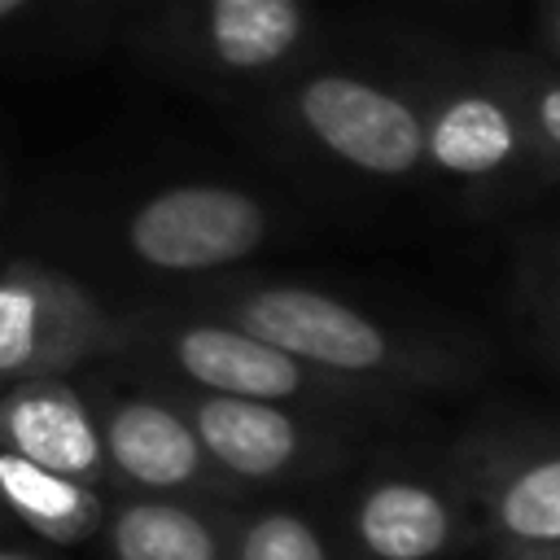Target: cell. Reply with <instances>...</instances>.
<instances>
[{
	"label": "cell",
	"mask_w": 560,
	"mask_h": 560,
	"mask_svg": "<svg viewBox=\"0 0 560 560\" xmlns=\"http://www.w3.org/2000/svg\"><path fill=\"white\" fill-rule=\"evenodd\" d=\"M162 4H166V0H61L66 18H70L74 26H118V22H127L131 35H136Z\"/></svg>",
	"instance_id": "cell-18"
},
{
	"label": "cell",
	"mask_w": 560,
	"mask_h": 560,
	"mask_svg": "<svg viewBox=\"0 0 560 560\" xmlns=\"http://www.w3.org/2000/svg\"><path fill=\"white\" fill-rule=\"evenodd\" d=\"M324 512L341 560H459L486 551L477 512L446 459H363Z\"/></svg>",
	"instance_id": "cell-7"
},
{
	"label": "cell",
	"mask_w": 560,
	"mask_h": 560,
	"mask_svg": "<svg viewBox=\"0 0 560 560\" xmlns=\"http://www.w3.org/2000/svg\"><path fill=\"white\" fill-rule=\"evenodd\" d=\"M241 114L258 144L306 179L363 192L429 188L420 101L398 39H385V52H341L324 39Z\"/></svg>",
	"instance_id": "cell-1"
},
{
	"label": "cell",
	"mask_w": 560,
	"mask_h": 560,
	"mask_svg": "<svg viewBox=\"0 0 560 560\" xmlns=\"http://www.w3.org/2000/svg\"><path fill=\"white\" fill-rule=\"evenodd\" d=\"M398 57L420 101L429 188H442L455 206L481 214L556 188L516 105L472 48L402 35Z\"/></svg>",
	"instance_id": "cell-3"
},
{
	"label": "cell",
	"mask_w": 560,
	"mask_h": 560,
	"mask_svg": "<svg viewBox=\"0 0 560 560\" xmlns=\"http://www.w3.org/2000/svg\"><path fill=\"white\" fill-rule=\"evenodd\" d=\"M0 503L52 542H79L105 525V503L92 486L35 468L13 451L0 455Z\"/></svg>",
	"instance_id": "cell-14"
},
{
	"label": "cell",
	"mask_w": 560,
	"mask_h": 560,
	"mask_svg": "<svg viewBox=\"0 0 560 560\" xmlns=\"http://www.w3.org/2000/svg\"><path fill=\"white\" fill-rule=\"evenodd\" d=\"M144 341L175 372L179 389L280 402V407H302V411H319V416L363 420L376 429H402L420 411V402H411V398L337 381L219 315L171 319L162 328H149Z\"/></svg>",
	"instance_id": "cell-5"
},
{
	"label": "cell",
	"mask_w": 560,
	"mask_h": 560,
	"mask_svg": "<svg viewBox=\"0 0 560 560\" xmlns=\"http://www.w3.org/2000/svg\"><path fill=\"white\" fill-rule=\"evenodd\" d=\"M0 560H35V556H26V551H0Z\"/></svg>",
	"instance_id": "cell-22"
},
{
	"label": "cell",
	"mask_w": 560,
	"mask_h": 560,
	"mask_svg": "<svg viewBox=\"0 0 560 560\" xmlns=\"http://www.w3.org/2000/svg\"><path fill=\"white\" fill-rule=\"evenodd\" d=\"M105 468L140 494L197 499V503H241L245 494L210 464L175 394H131L109 402L96 420Z\"/></svg>",
	"instance_id": "cell-10"
},
{
	"label": "cell",
	"mask_w": 560,
	"mask_h": 560,
	"mask_svg": "<svg viewBox=\"0 0 560 560\" xmlns=\"http://www.w3.org/2000/svg\"><path fill=\"white\" fill-rule=\"evenodd\" d=\"M512 293L529 337L560 368V232H538L521 241Z\"/></svg>",
	"instance_id": "cell-17"
},
{
	"label": "cell",
	"mask_w": 560,
	"mask_h": 560,
	"mask_svg": "<svg viewBox=\"0 0 560 560\" xmlns=\"http://www.w3.org/2000/svg\"><path fill=\"white\" fill-rule=\"evenodd\" d=\"M0 438L13 455L57 477L83 486L105 477V446L96 416L70 385L52 376H35L0 402Z\"/></svg>",
	"instance_id": "cell-12"
},
{
	"label": "cell",
	"mask_w": 560,
	"mask_h": 560,
	"mask_svg": "<svg viewBox=\"0 0 560 560\" xmlns=\"http://www.w3.org/2000/svg\"><path fill=\"white\" fill-rule=\"evenodd\" d=\"M232 508L136 494L105 516L109 556L114 560H228Z\"/></svg>",
	"instance_id": "cell-13"
},
{
	"label": "cell",
	"mask_w": 560,
	"mask_h": 560,
	"mask_svg": "<svg viewBox=\"0 0 560 560\" xmlns=\"http://www.w3.org/2000/svg\"><path fill=\"white\" fill-rule=\"evenodd\" d=\"M210 464L241 490H302L350 477L372 446L376 424L319 416L280 402L175 389Z\"/></svg>",
	"instance_id": "cell-6"
},
{
	"label": "cell",
	"mask_w": 560,
	"mask_h": 560,
	"mask_svg": "<svg viewBox=\"0 0 560 560\" xmlns=\"http://www.w3.org/2000/svg\"><path fill=\"white\" fill-rule=\"evenodd\" d=\"M228 560H341L328 512L311 503L232 508Z\"/></svg>",
	"instance_id": "cell-15"
},
{
	"label": "cell",
	"mask_w": 560,
	"mask_h": 560,
	"mask_svg": "<svg viewBox=\"0 0 560 560\" xmlns=\"http://www.w3.org/2000/svg\"><path fill=\"white\" fill-rule=\"evenodd\" d=\"M486 560H560V542H538V547H486Z\"/></svg>",
	"instance_id": "cell-21"
},
{
	"label": "cell",
	"mask_w": 560,
	"mask_h": 560,
	"mask_svg": "<svg viewBox=\"0 0 560 560\" xmlns=\"http://www.w3.org/2000/svg\"><path fill=\"white\" fill-rule=\"evenodd\" d=\"M472 52L516 105L551 184L560 188V66L525 48H472Z\"/></svg>",
	"instance_id": "cell-16"
},
{
	"label": "cell",
	"mask_w": 560,
	"mask_h": 560,
	"mask_svg": "<svg viewBox=\"0 0 560 560\" xmlns=\"http://www.w3.org/2000/svg\"><path fill=\"white\" fill-rule=\"evenodd\" d=\"M39 18H66L61 0H0V39Z\"/></svg>",
	"instance_id": "cell-19"
},
{
	"label": "cell",
	"mask_w": 560,
	"mask_h": 560,
	"mask_svg": "<svg viewBox=\"0 0 560 560\" xmlns=\"http://www.w3.org/2000/svg\"><path fill=\"white\" fill-rule=\"evenodd\" d=\"M538 9V39H542V57H551L560 66V0H534Z\"/></svg>",
	"instance_id": "cell-20"
},
{
	"label": "cell",
	"mask_w": 560,
	"mask_h": 560,
	"mask_svg": "<svg viewBox=\"0 0 560 560\" xmlns=\"http://www.w3.org/2000/svg\"><path fill=\"white\" fill-rule=\"evenodd\" d=\"M486 547L560 542V429L486 420L442 455Z\"/></svg>",
	"instance_id": "cell-9"
},
{
	"label": "cell",
	"mask_w": 560,
	"mask_h": 560,
	"mask_svg": "<svg viewBox=\"0 0 560 560\" xmlns=\"http://www.w3.org/2000/svg\"><path fill=\"white\" fill-rule=\"evenodd\" d=\"M206 315H219L337 381L411 402L464 394L490 368V346L468 328L376 311L293 276L219 280L206 293Z\"/></svg>",
	"instance_id": "cell-2"
},
{
	"label": "cell",
	"mask_w": 560,
	"mask_h": 560,
	"mask_svg": "<svg viewBox=\"0 0 560 560\" xmlns=\"http://www.w3.org/2000/svg\"><path fill=\"white\" fill-rule=\"evenodd\" d=\"M118 341H131V324L105 315L66 276L35 267L0 276V376H52Z\"/></svg>",
	"instance_id": "cell-11"
},
{
	"label": "cell",
	"mask_w": 560,
	"mask_h": 560,
	"mask_svg": "<svg viewBox=\"0 0 560 560\" xmlns=\"http://www.w3.org/2000/svg\"><path fill=\"white\" fill-rule=\"evenodd\" d=\"M324 39L315 0H166L136 31L149 61L232 105L280 83Z\"/></svg>",
	"instance_id": "cell-4"
},
{
	"label": "cell",
	"mask_w": 560,
	"mask_h": 560,
	"mask_svg": "<svg viewBox=\"0 0 560 560\" xmlns=\"http://www.w3.org/2000/svg\"><path fill=\"white\" fill-rule=\"evenodd\" d=\"M293 210L236 179H179L140 197L122 219L127 254L158 276H214L267 254Z\"/></svg>",
	"instance_id": "cell-8"
}]
</instances>
